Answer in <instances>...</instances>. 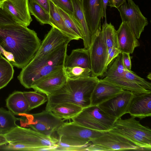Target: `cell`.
<instances>
[{"label":"cell","mask_w":151,"mask_h":151,"mask_svg":"<svg viewBox=\"0 0 151 151\" xmlns=\"http://www.w3.org/2000/svg\"><path fill=\"white\" fill-rule=\"evenodd\" d=\"M27 27L18 23L0 27V52L18 68L31 61L41 43L35 31Z\"/></svg>","instance_id":"6da1fadb"},{"label":"cell","mask_w":151,"mask_h":151,"mask_svg":"<svg viewBox=\"0 0 151 151\" xmlns=\"http://www.w3.org/2000/svg\"><path fill=\"white\" fill-rule=\"evenodd\" d=\"M99 80L92 76L79 79L67 78L61 89L47 96L45 110L49 111L55 105L63 103L74 104L83 109L91 106V94Z\"/></svg>","instance_id":"7a4b0ae2"},{"label":"cell","mask_w":151,"mask_h":151,"mask_svg":"<svg viewBox=\"0 0 151 151\" xmlns=\"http://www.w3.org/2000/svg\"><path fill=\"white\" fill-rule=\"evenodd\" d=\"M68 43H65L50 53L39 58H33L23 68L18 77L25 88H31L40 79L52 72L64 67Z\"/></svg>","instance_id":"3957f363"},{"label":"cell","mask_w":151,"mask_h":151,"mask_svg":"<svg viewBox=\"0 0 151 151\" xmlns=\"http://www.w3.org/2000/svg\"><path fill=\"white\" fill-rule=\"evenodd\" d=\"M4 136L8 143L1 146V150L54 151L58 141L53 136L19 125Z\"/></svg>","instance_id":"277c9868"},{"label":"cell","mask_w":151,"mask_h":151,"mask_svg":"<svg viewBox=\"0 0 151 151\" xmlns=\"http://www.w3.org/2000/svg\"><path fill=\"white\" fill-rule=\"evenodd\" d=\"M105 132L93 130L73 122H64L56 131L58 142L73 147L76 151H86L89 142L102 135Z\"/></svg>","instance_id":"5b68a950"},{"label":"cell","mask_w":151,"mask_h":151,"mask_svg":"<svg viewBox=\"0 0 151 151\" xmlns=\"http://www.w3.org/2000/svg\"><path fill=\"white\" fill-rule=\"evenodd\" d=\"M109 131L127 139L143 150H151V129L142 125L133 116L117 119Z\"/></svg>","instance_id":"8992f818"},{"label":"cell","mask_w":151,"mask_h":151,"mask_svg":"<svg viewBox=\"0 0 151 151\" xmlns=\"http://www.w3.org/2000/svg\"><path fill=\"white\" fill-rule=\"evenodd\" d=\"M72 119L80 125L101 132L111 129L116 120L107 115L97 106L91 105L83 108Z\"/></svg>","instance_id":"52a82bcc"},{"label":"cell","mask_w":151,"mask_h":151,"mask_svg":"<svg viewBox=\"0 0 151 151\" xmlns=\"http://www.w3.org/2000/svg\"><path fill=\"white\" fill-rule=\"evenodd\" d=\"M91 142L86 151L143 150L127 139L109 131L105 132Z\"/></svg>","instance_id":"ba28073f"},{"label":"cell","mask_w":151,"mask_h":151,"mask_svg":"<svg viewBox=\"0 0 151 151\" xmlns=\"http://www.w3.org/2000/svg\"><path fill=\"white\" fill-rule=\"evenodd\" d=\"M89 50L91 76L97 77L103 76L107 69L106 63L108 48L102 37L101 30L92 36Z\"/></svg>","instance_id":"9c48e42d"},{"label":"cell","mask_w":151,"mask_h":151,"mask_svg":"<svg viewBox=\"0 0 151 151\" xmlns=\"http://www.w3.org/2000/svg\"><path fill=\"white\" fill-rule=\"evenodd\" d=\"M27 125L34 130L45 136H53L54 133L64 123L50 111L29 114L27 116Z\"/></svg>","instance_id":"30bf717a"},{"label":"cell","mask_w":151,"mask_h":151,"mask_svg":"<svg viewBox=\"0 0 151 151\" xmlns=\"http://www.w3.org/2000/svg\"><path fill=\"white\" fill-rule=\"evenodd\" d=\"M117 9L122 22H125L137 39L140 38L145 27L148 24L147 19L142 14L138 5L132 0H127Z\"/></svg>","instance_id":"8fae6325"},{"label":"cell","mask_w":151,"mask_h":151,"mask_svg":"<svg viewBox=\"0 0 151 151\" xmlns=\"http://www.w3.org/2000/svg\"><path fill=\"white\" fill-rule=\"evenodd\" d=\"M134 94L124 90L115 96L97 106L107 115L116 120L129 113L131 101Z\"/></svg>","instance_id":"7c38bea8"},{"label":"cell","mask_w":151,"mask_h":151,"mask_svg":"<svg viewBox=\"0 0 151 151\" xmlns=\"http://www.w3.org/2000/svg\"><path fill=\"white\" fill-rule=\"evenodd\" d=\"M64 68L55 70L43 77L31 88L47 96L58 91L64 85L67 79Z\"/></svg>","instance_id":"4fadbf2b"},{"label":"cell","mask_w":151,"mask_h":151,"mask_svg":"<svg viewBox=\"0 0 151 151\" xmlns=\"http://www.w3.org/2000/svg\"><path fill=\"white\" fill-rule=\"evenodd\" d=\"M28 2L29 0H3L0 7L17 23L27 27L32 21Z\"/></svg>","instance_id":"5bb4252c"},{"label":"cell","mask_w":151,"mask_h":151,"mask_svg":"<svg viewBox=\"0 0 151 151\" xmlns=\"http://www.w3.org/2000/svg\"><path fill=\"white\" fill-rule=\"evenodd\" d=\"M86 19L92 36L101 30L104 16L102 0H82Z\"/></svg>","instance_id":"9a60e30c"},{"label":"cell","mask_w":151,"mask_h":151,"mask_svg":"<svg viewBox=\"0 0 151 151\" xmlns=\"http://www.w3.org/2000/svg\"><path fill=\"white\" fill-rule=\"evenodd\" d=\"M72 39L57 28L52 27L45 37L34 58L42 57L54 51L59 46L68 43Z\"/></svg>","instance_id":"2e32d148"},{"label":"cell","mask_w":151,"mask_h":151,"mask_svg":"<svg viewBox=\"0 0 151 151\" xmlns=\"http://www.w3.org/2000/svg\"><path fill=\"white\" fill-rule=\"evenodd\" d=\"M124 90L110 83L99 79L91 96V106H98L115 96Z\"/></svg>","instance_id":"e0dca14e"},{"label":"cell","mask_w":151,"mask_h":151,"mask_svg":"<svg viewBox=\"0 0 151 151\" xmlns=\"http://www.w3.org/2000/svg\"><path fill=\"white\" fill-rule=\"evenodd\" d=\"M131 116L142 119L151 116V92L134 94L129 110Z\"/></svg>","instance_id":"ac0fdd59"},{"label":"cell","mask_w":151,"mask_h":151,"mask_svg":"<svg viewBox=\"0 0 151 151\" xmlns=\"http://www.w3.org/2000/svg\"><path fill=\"white\" fill-rule=\"evenodd\" d=\"M119 49L121 52L133 53L139 42L127 23L122 22L116 30Z\"/></svg>","instance_id":"d6986e66"},{"label":"cell","mask_w":151,"mask_h":151,"mask_svg":"<svg viewBox=\"0 0 151 151\" xmlns=\"http://www.w3.org/2000/svg\"><path fill=\"white\" fill-rule=\"evenodd\" d=\"M73 7V17L79 25L82 32L84 48L89 49L92 41V35L85 17L82 0H71Z\"/></svg>","instance_id":"ffe728a7"},{"label":"cell","mask_w":151,"mask_h":151,"mask_svg":"<svg viewBox=\"0 0 151 151\" xmlns=\"http://www.w3.org/2000/svg\"><path fill=\"white\" fill-rule=\"evenodd\" d=\"M79 66L91 69L90 57L89 49L78 48L73 50L66 56L64 67Z\"/></svg>","instance_id":"44dd1931"},{"label":"cell","mask_w":151,"mask_h":151,"mask_svg":"<svg viewBox=\"0 0 151 151\" xmlns=\"http://www.w3.org/2000/svg\"><path fill=\"white\" fill-rule=\"evenodd\" d=\"M6 104L9 110L17 115H25L29 111V106L23 92L15 91L6 100Z\"/></svg>","instance_id":"7402d4cb"},{"label":"cell","mask_w":151,"mask_h":151,"mask_svg":"<svg viewBox=\"0 0 151 151\" xmlns=\"http://www.w3.org/2000/svg\"><path fill=\"white\" fill-rule=\"evenodd\" d=\"M49 4L50 25L58 29L72 40H79L75 34L68 27L57 7L50 0Z\"/></svg>","instance_id":"603a6c76"},{"label":"cell","mask_w":151,"mask_h":151,"mask_svg":"<svg viewBox=\"0 0 151 151\" xmlns=\"http://www.w3.org/2000/svg\"><path fill=\"white\" fill-rule=\"evenodd\" d=\"M103 80L116 85L124 90L132 92L134 94H139L151 92V91L145 89L126 78L124 76L116 77H105Z\"/></svg>","instance_id":"cb8c5ba5"},{"label":"cell","mask_w":151,"mask_h":151,"mask_svg":"<svg viewBox=\"0 0 151 151\" xmlns=\"http://www.w3.org/2000/svg\"><path fill=\"white\" fill-rule=\"evenodd\" d=\"M83 109L81 107L74 104L63 103L55 105L49 111L58 117L65 121L72 119Z\"/></svg>","instance_id":"d4e9b609"},{"label":"cell","mask_w":151,"mask_h":151,"mask_svg":"<svg viewBox=\"0 0 151 151\" xmlns=\"http://www.w3.org/2000/svg\"><path fill=\"white\" fill-rule=\"evenodd\" d=\"M19 119L9 110L0 108V135H4L15 128Z\"/></svg>","instance_id":"484cf974"},{"label":"cell","mask_w":151,"mask_h":151,"mask_svg":"<svg viewBox=\"0 0 151 151\" xmlns=\"http://www.w3.org/2000/svg\"><path fill=\"white\" fill-rule=\"evenodd\" d=\"M101 32L108 49L112 47L119 49L116 30L111 22L105 21L102 26Z\"/></svg>","instance_id":"4316f807"},{"label":"cell","mask_w":151,"mask_h":151,"mask_svg":"<svg viewBox=\"0 0 151 151\" xmlns=\"http://www.w3.org/2000/svg\"><path fill=\"white\" fill-rule=\"evenodd\" d=\"M13 67L5 58L0 57V90L6 86L13 78Z\"/></svg>","instance_id":"83f0119b"},{"label":"cell","mask_w":151,"mask_h":151,"mask_svg":"<svg viewBox=\"0 0 151 151\" xmlns=\"http://www.w3.org/2000/svg\"><path fill=\"white\" fill-rule=\"evenodd\" d=\"M28 5L30 14L33 15L41 24L50 25L49 13L33 0H29Z\"/></svg>","instance_id":"f1b7e54d"},{"label":"cell","mask_w":151,"mask_h":151,"mask_svg":"<svg viewBox=\"0 0 151 151\" xmlns=\"http://www.w3.org/2000/svg\"><path fill=\"white\" fill-rule=\"evenodd\" d=\"M23 93L28 104L29 111L42 105L47 101L45 95L35 91H24Z\"/></svg>","instance_id":"f546056e"},{"label":"cell","mask_w":151,"mask_h":151,"mask_svg":"<svg viewBox=\"0 0 151 151\" xmlns=\"http://www.w3.org/2000/svg\"><path fill=\"white\" fill-rule=\"evenodd\" d=\"M64 70L67 78L76 80L88 78L91 76V69L79 66L64 67Z\"/></svg>","instance_id":"4dcf8cb0"},{"label":"cell","mask_w":151,"mask_h":151,"mask_svg":"<svg viewBox=\"0 0 151 151\" xmlns=\"http://www.w3.org/2000/svg\"><path fill=\"white\" fill-rule=\"evenodd\" d=\"M126 69L123 63L121 53L116 57L111 66L108 69L103 76L105 77H116L124 75Z\"/></svg>","instance_id":"1f68e13d"},{"label":"cell","mask_w":151,"mask_h":151,"mask_svg":"<svg viewBox=\"0 0 151 151\" xmlns=\"http://www.w3.org/2000/svg\"><path fill=\"white\" fill-rule=\"evenodd\" d=\"M57 7L68 28L75 34L79 39H82L83 36L82 30L73 16L68 14L59 8Z\"/></svg>","instance_id":"d6a6232c"},{"label":"cell","mask_w":151,"mask_h":151,"mask_svg":"<svg viewBox=\"0 0 151 151\" xmlns=\"http://www.w3.org/2000/svg\"><path fill=\"white\" fill-rule=\"evenodd\" d=\"M124 76L129 80L142 86L146 89L151 91V83L137 75L134 72L125 69Z\"/></svg>","instance_id":"836d02e7"},{"label":"cell","mask_w":151,"mask_h":151,"mask_svg":"<svg viewBox=\"0 0 151 151\" xmlns=\"http://www.w3.org/2000/svg\"><path fill=\"white\" fill-rule=\"evenodd\" d=\"M57 7L73 16V10L71 0H50Z\"/></svg>","instance_id":"e575fe53"},{"label":"cell","mask_w":151,"mask_h":151,"mask_svg":"<svg viewBox=\"0 0 151 151\" xmlns=\"http://www.w3.org/2000/svg\"><path fill=\"white\" fill-rule=\"evenodd\" d=\"M16 23L12 17L0 7V27Z\"/></svg>","instance_id":"d590c367"},{"label":"cell","mask_w":151,"mask_h":151,"mask_svg":"<svg viewBox=\"0 0 151 151\" xmlns=\"http://www.w3.org/2000/svg\"><path fill=\"white\" fill-rule=\"evenodd\" d=\"M121 53L120 49L116 47H112L108 49L106 63V66L107 68L109 64Z\"/></svg>","instance_id":"8d00e7d4"},{"label":"cell","mask_w":151,"mask_h":151,"mask_svg":"<svg viewBox=\"0 0 151 151\" xmlns=\"http://www.w3.org/2000/svg\"><path fill=\"white\" fill-rule=\"evenodd\" d=\"M123 65L126 69L131 70L132 67L131 58L130 54L125 52H121Z\"/></svg>","instance_id":"74e56055"},{"label":"cell","mask_w":151,"mask_h":151,"mask_svg":"<svg viewBox=\"0 0 151 151\" xmlns=\"http://www.w3.org/2000/svg\"><path fill=\"white\" fill-rule=\"evenodd\" d=\"M127 0H108L107 5L117 9Z\"/></svg>","instance_id":"f35d334b"},{"label":"cell","mask_w":151,"mask_h":151,"mask_svg":"<svg viewBox=\"0 0 151 151\" xmlns=\"http://www.w3.org/2000/svg\"><path fill=\"white\" fill-rule=\"evenodd\" d=\"M42 6L47 12L49 13V0H32Z\"/></svg>","instance_id":"ab89813d"},{"label":"cell","mask_w":151,"mask_h":151,"mask_svg":"<svg viewBox=\"0 0 151 151\" xmlns=\"http://www.w3.org/2000/svg\"><path fill=\"white\" fill-rule=\"evenodd\" d=\"M103 8H104V16L103 17L105 18V21H106V9L107 6L108 0H102Z\"/></svg>","instance_id":"60d3db41"},{"label":"cell","mask_w":151,"mask_h":151,"mask_svg":"<svg viewBox=\"0 0 151 151\" xmlns=\"http://www.w3.org/2000/svg\"><path fill=\"white\" fill-rule=\"evenodd\" d=\"M8 143V142L6 140L4 136L0 135V147L6 145Z\"/></svg>","instance_id":"b9f144b4"},{"label":"cell","mask_w":151,"mask_h":151,"mask_svg":"<svg viewBox=\"0 0 151 151\" xmlns=\"http://www.w3.org/2000/svg\"><path fill=\"white\" fill-rule=\"evenodd\" d=\"M147 78L150 80L151 79V74L150 73L147 76Z\"/></svg>","instance_id":"7bdbcfd3"},{"label":"cell","mask_w":151,"mask_h":151,"mask_svg":"<svg viewBox=\"0 0 151 151\" xmlns=\"http://www.w3.org/2000/svg\"><path fill=\"white\" fill-rule=\"evenodd\" d=\"M2 57V56L0 52V57Z\"/></svg>","instance_id":"ee69618b"},{"label":"cell","mask_w":151,"mask_h":151,"mask_svg":"<svg viewBox=\"0 0 151 151\" xmlns=\"http://www.w3.org/2000/svg\"><path fill=\"white\" fill-rule=\"evenodd\" d=\"M3 0H0V2L1 1H3Z\"/></svg>","instance_id":"f6af8a7d"}]
</instances>
